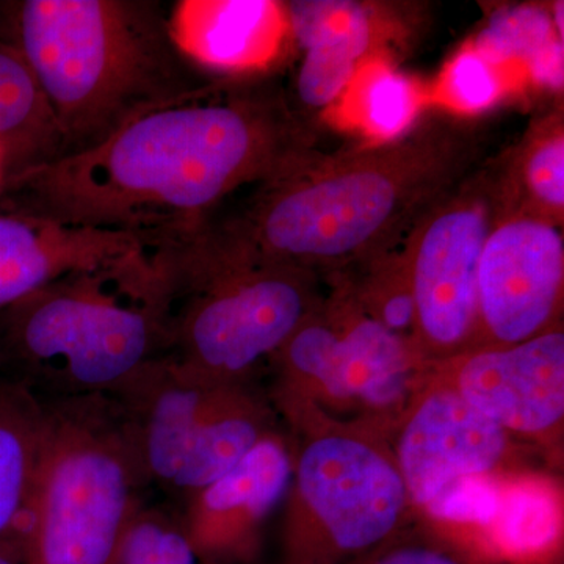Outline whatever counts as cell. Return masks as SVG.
Segmentation results:
<instances>
[{
  "label": "cell",
  "instance_id": "52a82bcc",
  "mask_svg": "<svg viewBox=\"0 0 564 564\" xmlns=\"http://www.w3.org/2000/svg\"><path fill=\"white\" fill-rule=\"evenodd\" d=\"M242 383L204 380L161 359L111 393L128 414L151 485L187 499L270 433L265 410Z\"/></svg>",
  "mask_w": 564,
  "mask_h": 564
},
{
  "label": "cell",
  "instance_id": "7402d4cb",
  "mask_svg": "<svg viewBox=\"0 0 564 564\" xmlns=\"http://www.w3.org/2000/svg\"><path fill=\"white\" fill-rule=\"evenodd\" d=\"M0 144L9 177L63 155V141L39 82L17 47L0 44Z\"/></svg>",
  "mask_w": 564,
  "mask_h": 564
},
{
  "label": "cell",
  "instance_id": "d4e9b609",
  "mask_svg": "<svg viewBox=\"0 0 564 564\" xmlns=\"http://www.w3.org/2000/svg\"><path fill=\"white\" fill-rule=\"evenodd\" d=\"M500 534L518 547L543 545L558 530V507L544 489L525 486L502 496L499 513Z\"/></svg>",
  "mask_w": 564,
  "mask_h": 564
},
{
  "label": "cell",
  "instance_id": "8992f818",
  "mask_svg": "<svg viewBox=\"0 0 564 564\" xmlns=\"http://www.w3.org/2000/svg\"><path fill=\"white\" fill-rule=\"evenodd\" d=\"M166 361L204 380L243 381L317 310V273L204 261L161 248Z\"/></svg>",
  "mask_w": 564,
  "mask_h": 564
},
{
  "label": "cell",
  "instance_id": "7c38bea8",
  "mask_svg": "<svg viewBox=\"0 0 564 564\" xmlns=\"http://www.w3.org/2000/svg\"><path fill=\"white\" fill-rule=\"evenodd\" d=\"M289 33L303 51L296 99L304 109L325 113L343 95L362 63L389 55L403 35L395 10L355 0L285 2Z\"/></svg>",
  "mask_w": 564,
  "mask_h": 564
},
{
  "label": "cell",
  "instance_id": "f546056e",
  "mask_svg": "<svg viewBox=\"0 0 564 564\" xmlns=\"http://www.w3.org/2000/svg\"><path fill=\"white\" fill-rule=\"evenodd\" d=\"M289 564H311V563H289Z\"/></svg>",
  "mask_w": 564,
  "mask_h": 564
},
{
  "label": "cell",
  "instance_id": "8fae6325",
  "mask_svg": "<svg viewBox=\"0 0 564 564\" xmlns=\"http://www.w3.org/2000/svg\"><path fill=\"white\" fill-rule=\"evenodd\" d=\"M315 310L273 356L285 383L321 384L337 400L383 408L403 395L417 348L370 317L358 303Z\"/></svg>",
  "mask_w": 564,
  "mask_h": 564
},
{
  "label": "cell",
  "instance_id": "5b68a950",
  "mask_svg": "<svg viewBox=\"0 0 564 564\" xmlns=\"http://www.w3.org/2000/svg\"><path fill=\"white\" fill-rule=\"evenodd\" d=\"M43 400L24 564H113L150 485L128 414L111 393Z\"/></svg>",
  "mask_w": 564,
  "mask_h": 564
},
{
  "label": "cell",
  "instance_id": "44dd1931",
  "mask_svg": "<svg viewBox=\"0 0 564 564\" xmlns=\"http://www.w3.org/2000/svg\"><path fill=\"white\" fill-rule=\"evenodd\" d=\"M502 214H525L563 226L564 128L562 113L544 118L496 163Z\"/></svg>",
  "mask_w": 564,
  "mask_h": 564
},
{
  "label": "cell",
  "instance_id": "f1b7e54d",
  "mask_svg": "<svg viewBox=\"0 0 564 564\" xmlns=\"http://www.w3.org/2000/svg\"><path fill=\"white\" fill-rule=\"evenodd\" d=\"M9 180V162H7V154L0 144V192L6 187V182Z\"/></svg>",
  "mask_w": 564,
  "mask_h": 564
},
{
  "label": "cell",
  "instance_id": "d6986e66",
  "mask_svg": "<svg viewBox=\"0 0 564 564\" xmlns=\"http://www.w3.org/2000/svg\"><path fill=\"white\" fill-rule=\"evenodd\" d=\"M481 54L514 74L522 85L562 91L564 36L552 7L519 3L494 11L484 29L469 40Z\"/></svg>",
  "mask_w": 564,
  "mask_h": 564
},
{
  "label": "cell",
  "instance_id": "cb8c5ba5",
  "mask_svg": "<svg viewBox=\"0 0 564 564\" xmlns=\"http://www.w3.org/2000/svg\"><path fill=\"white\" fill-rule=\"evenodd\" d=\"M113 564H199L181 522L139 508L122 536Z\"/></svg>",
  "mask_w": 564,
  "mask_h": 564
},
{
  "label": "cell",
  "instance_id": "4316f807",
  "mask_svg": "<svg viewBox=\"0 0 564 564\" xmlns=\"http://www.w3.org/2000/svg\"><path fill=\"white\" fill-rule=\"evenodd\" d=\"M359 564H473L455 549L425 540L381 544L364 555Z\"/></svg>",
  "mask_w": 564,
  "mask_h": 564
},
{
  "label": "cell",
  "instance_id": "83f0119b",
  "mask_svg": "<svg viewBox=\"0 0 564 564\" xmlns=\"http://www.w3.org/2000/svg\"><path fill=\"white\" fill-rule=\"evenodd\" d=\"M0 564H24L22 538L0 540Z\"/></svg>",
  "mask_w": 564,
  "mask_h": 564
},
{
  "label": "cell",
  "instance_id": "6da1fadb",
  "mask_svg": "<svg viewBox=\"0 0 564 564\" xmlns=\"http://www.w3.org/2000/svg\"><path fill=\"white\" fill-rule=\"evenodd\" d=\"M315 152L272 80L221 77L140 111L96 147L9 177L3 193L14 214L170 242Z\"/></svg>",
  "mask_w": 564,
  "mask_h": 564
},
{
  "label": "cell",
  "instance_id": "e0dca14e",
  "mask_svg": "<svg viewBox=\"0 0 564 564\" xmlns=\"http://www.w3.org/2000/svg\"><path fill=\"white\" fill-rule=\"evenodd\" d=\"M148 245L128 232L0 215V311L66 274L120 261Z\"/></svg>",
  "mask_w": 564,
  "mask_h": 564
},
{
  "label": "cell",
  "instance_id": "9c48e42d",
  "mask_svg": "<svg viewBox=\"0 0 564 564\" xmlns=\"http://www.w3.org/2000/svg\"><path fill=\"white\" fill-rule=\"evenodd\" d=\"M296 486L314 525L289 551L317 524L318 530L291 563L333 564L339 556L369 554L391 540L408 502L399 467L372 445L339 434L303 448Z\"/></svg>",
  "mask_w": 564,
  "mask_h": 564
},
{
  "label": "cell",
  "instance_id": "5bb4252c",
  "mask_svg": "<svg viewBox=\"0 0 564 564\" xmlns=\"http://www.w3.org/2000/svg\"><path fill=\"white\" fill-rule=\"evenodd\" d=\"M507 448L502 426L486 417L458 391L426 397L404 426L399 470L408 499L429 507L448 488L470 477H485Z\"/></svg>",
  "mask_w": 564,
  "mask_h": 564
},
{
  "label": "cell",
  "instance_id": "603a6c76",
  "mask_svg": "<svg viewBox=\"0 0 564 564\" xmlns=\"http://www.w3.org/2000/svg\"><path fill=\"white\" fill-rule=\"evenodd\" d=\"M522 90L524 85L511 70L467 41L429 84L430 109L458 118L477 117Z\"/></svg>",
  "mask_w": 564,
  "mask_h": 564
},
{
  "label": "cell",
  "instance_id": "ffe728a7",
  "mask_svg": "<svg viewBox=\"0 0 564 564\" xmlns=\"http://www.w3.org/2000/svg\"><path fill=\"white\" fill-rule=\"evenodd\" d=\"M44 429V400L25 386L0 381V540L22 538Z\"/></svg>",
  "mask_w": 564,
  "mask_h": 564
},
{
  "label": "cell",
  "instance_id": "ac0fdd59",
  "mask_svg": "<svg viewBox=\"0 0 564 564\" xmlns=\"http://www.w3.org/2000/svg\"><path fill=\"white\" fill-rule=\"evenodd\" d=\"M430 110L429 84L397 68L389 55H377L359 66L322 118L364 143H386L406 135Z\"/></svg>",
  "mask_w": 564,
  "mask_h": 564
},
{
  "label": "cell",
  "instance_id": "2e32d148",
  "mask_svg": "<svg viewBox=\"0 0 564 564\" xmlns=\"http://www.w3.org/2000/svg\"><path fill=\"white\" fill-rule=\"evenodd\" d=\"M169 24L196 68L225 77L265 74L291 40L285 2L276 0H182Z\"/></svg>",
  "mask_w": 564,
  "mask_h": 564
},
{
  "label": "cell",
  "instance_id": "30bf717a",
  "mask_svg": "<svg viewBox=\"0 0 564 564\" xmlns=\"http://www.w3.org/2000/svg\"><path fill=\"white\" fill-rule=\"evenodd\" d=\"M563 282V226L532 215H500L478 269L477 339L510 347L551 332Z\"/></svg>",
  "mask_w": 564,
  "mask_h": 564
},
{
  "label": "cell",
  "instance_id": "4fadbf2b",
  "mask_svg": "<svg viewBox=\"0 0 564 564\" xmlns=\"http://www.w3.org/2000/svg\"><path fill=\"white\" fill-rule=\"evenodd\" d=\"M456 383L467 403L503 430L545 432L564 414V334L554 328L525 343L470 352Z\"/></svg>",
  "mask_w": 564,
  "mask_h": 564
},
{
  "label": "cell",
  "instance_id": "277c9868",
  "mask_svg": "<svg viewBox=\"0 0 564 564\" xmlns=\"http://www.w3.org/2000/svg\"><path fill=\"white\" fill-rule=\"evenodd\" d=\"M165 352L161 243L0 311V362L40 399L118 392Z\"/></svg>",
  "mask_w": 564,
  "mask_h": 564
},
{
  "label": "cell",
  "instance_id": "3957f363",
  "mask_svg": "<svg viewBox=\"0 0 564 564\" xmlns=\"http://www.w3.org/2000/svg\"><path fill=\"white\" fill-rule=\"evenodd\" d=\"M14 28L61 132L62 158L207 82L151 0H24Z\"/></svg>",
  "mask_w": 564,
  "mask_h": 564
},
{
  "label": "cell",
  "instance_id": "ba28073f",
  "mask_svg": "<svg viewBox=\"0 0 564 564\" xmlns=\"http://www.w3.org/2000/svg\"><path fill=\"white\" fill-rule=\"evenodd\" d=\"M500 215L494 163L470 173L404 239L419 352H455L477 339L478 269Z\"/></svg>",
  "mask_w": 564,
  "mask_h": 564
},
{
  "label": "cell",
  "instance_id": "7a4b0ae2",
  "mask_svg": "<svg viewBox=\"0 0 564 564\" xmlns=\"http://www.w3.org/2000/svg\"><path fill=\"white\" fill-rule=\"evenodd\" d=\"M423 115L400 139L315 152L256 185L243 207L188 237L199 258L229 267L336 272L399 247L467 176L480 152L473 126Z\"/></svg>",
  "mask_w": 564,
  "mask_h": 564
},
{
  "label": "cell",
  "instance_id": "9a60e30c",
  "mask_svg": "<svg viewBox=\"0 0 564 564\" xmlns=\"http://www.w3.org/2000/svg\"><path fill=\"white\" fill-rule=\"evenodd\" d=\"M292 477L288 448L269 433L231 470L187 497L181 524L199 563L247 554L256 529L281 502Z\"/></svg>",
  "mask_w": 564,
  "mask_h": 564
},
{
  "label": "cell",
  "instance_id": "484cf974",
  "mask_svg": "<svg viewBox=\"0 0 564 564\" xmlns=\"http://www.w3.org/2000/svg\"><path fill=\"white\" fill-rule=\"evenodd\" d=\"M502 492L486 477L464 478L429 505L436 518L488 524L499 513Z\"/></svg>",
  "mask_w": 564,
  "mask_h": 564
}]
</instances>
